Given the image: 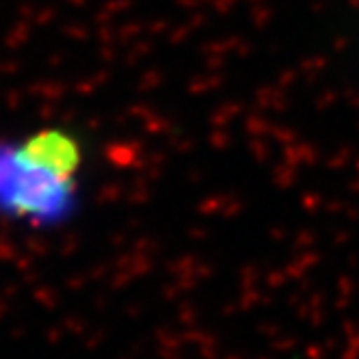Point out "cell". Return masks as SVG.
Returning <instances> with one entry per match:
<instances>
[{"instance_id": "cell-1", "label": "cell", "mask_w": 359, "mask_h": 359, "mask_svg": "<svg viewBox=\"0 0 359 359\" xmlns=\"http://www.w3.org/2000/svg\"><path fill=\"white\" fill-rule=\"evenodd\" d=\"M74 147L59 135H37L20 147H0V212L7 217H43L57 210L61 189L43 177L69 180Z\"/></svg>"}]
</instances>
